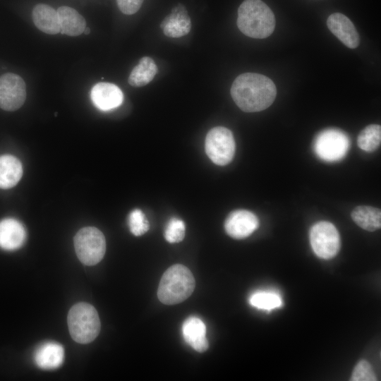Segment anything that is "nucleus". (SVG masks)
<instances>
[{
  "mask_svg": "<svg viewBox=\"0 0 381 381\" xmlns=\"http://www.w3.org/2000/svg\"><path fill=\"white\" fill-rule=\"evenodd\" d=\"M231 95L243 111L257 112L268 108L274 101L277 89L268 77L255 73H245L236 78Z\"/></svg>",
  "mask_w": 381,
  "mask_h": 381,
  "instance_id": "obj_1",
  "label": "nucleus"
},
{
  "mask_svg": "<svg viewBox=\"0 0 381 381\" xmlns=\"http://www.w3.org/2000/svg\"><path fill=\"white\" fill-rule=\"evenodd\" d=\"M237 26L245 35L256 39L269 37L275 28L270 8L261 0H245L238 9Z\"/></svg>",
  "mask_w": 381,
  "mask_h": 381,
  "instance_id": "obj_2",
  "label": "nucleus"
},
{
  "mask_svg": "<svg viewBox=\"0 0 381 381\" xmlns=\"http://www.w3.org/2000/svg\"><path fill=\"white\" fill-rule=\"evenodd\" d=\"M195 286V281L190 270L183 265L176 264L163 274L157 296L164 304L175 305L187 299Z\"/></svg>",
  "mask_w": 381,
  "mask_h": 381,
  "instance_id": "obj_3",
  "label": "nucleus"
},
{
  "mask_svg": "<svg viewBox=\"0 0 381 381\" xmlns=\"http://www.w3.org/2000/svg\"><path fill=\"white\" fill-rule=\"evenodd\" d=\"M67 322L72 339L80 344L91 342L100 331L97 311L87 303L74 305L68 312Z\"/></svg>",
  "mask_w": 381,
  "mask_h": 381,
  "instance_id": "obj_4",
  "label": "nucleus"
},
{
  "mask_svg": "<svg viewBox=\"0 0 381 381\" xmlns=\"http://www.w3.org/2000/svg\"><path fill=\"white\" fill-rule=\"evenodd\" d=\"M74 247L81 262L86 265H95L104 255L106 241L100 230L87 226L80 229L75 234Z\"/></svg>",
  "mask_w": 381,
  "mask_h": 381,
  "instance_id": "obj_5",
  "label": "nucleus"
},
{
  "mask_svg": "<svg viewBox=\"0 0 381 381\" xmlns=\"http://www.w3.org/2000/svg\"><path fill=\"white\" fill-rule=\"evenodd\" d=\"M350 147V140L344 131L329 128L321 131L315 138L313 148L316 155L323 161L332 162L343 159Z\"/></svg>",
  "mask_w": 381,
  "mask_h": 381,
  "instance_id": "obj_6",
  "label": "nucleus"
},
{
  "mask_svg": "<svg viewBox=\"0 0 381 381\" xmlns=\"http://www.w3.org/2000/svg\"><path fill=\"white\" fill-rule=\"evenodd\" d=\"M205 149L207 155L215 164L224 166L231 162L236 150L232 132L223 126H217L206 135Z\"/></svg>",
  "mask_w": 381,
  "mask_h": 381,
  "instance_id": "obj_7",
  "label": "nucleus"
},
{
  "mask_svg": "<svg viewBox=\"0 0 381 381\" xmlns=\"http://www.w3.org/2000/svg\"><path fill=\"white\" fill-rule=\"evenodd\" d=\"M310 243L315 254L322 259L334 258L340 248L339 234L334 224L321 221L310 230Z\"/></svg>",
  "mask_w": 381,
  "mask_h": 381,
  "instance_id": "obj_8",
  "label": "nucleus"
},
{
  "mask_svg": "<svg viewBox=\"0 0 381 381\" xmlns=\"http://www.w3.org/2000/svg\"><path fill=\"white\" fill-rule=\"evenodd\" d=\"M26 98V85L18 75L7 73L0 76V108L15 111L22 107Z\"/></svg>",
  "mask_w": 381,
  "mask_h": 381,
  "instance_id": "obj_9",
  "label": "nucleus"
},
{
  "mask_svg": "<svg viewBox=\"0 0 381 381\" xmlns=\"http://www.w3.org/2000/svg\"><path fill=\"white\" fill-rule=\"evenodd\" d=\"M259 226L257 216L246 210L231 212L224 222L226 234L233 238L243 239L249 236Z\"/></svg>",
  "mask_w": 381,
  "mask_h": 381,
  "instance_id": "obj_10",
  "label": "nucleus"
},
{
  "mask_svg": "<svg viewBox=\"0 0 381 381\" xmlns=\"http://www.w3.org/2000/svg\"><path fill=\"white\" fill-rule=\"evenodd\" d=\"M94 105L102 111H109L119 107L123 100L121 89L113 83H98L90 92Z\"/></svg>",
  "mask_w": 381,
  "mask_h": 381,
  "instance_id": "obj_11",
  "label": "nucleus"
},
{
  "mask_svg": "<svg viewBox=\"0 0 381 381\" xmlns=\"http://www.w3.org/2000/svg\"><path fill=\"white\" fill-rule=\"evenodd\" d=\"M327 25L332 33L347 47L354 49L359 45L358 33L351 20L344 14H331L327 18Z\"/></svg>",
  "mask_w": 381,
  "mask_h": 381,
  "instance_id": "obj_12",
  "label": "nucleus"
},
{
  "mask_svg": "<svg viewBox=\"0 0 381 381\" xmlns=\"http://www.w3.org/2000/svg\"><path fill=\"white\" fill-rule=\"evenodd\" d=\"M164 34L169 37L186 35L191 29V21L186 8L178 4L160 25Z\"/></svg>",
  "mask_w": 381,
  "mask_h": 381,
  "instance_id": "obj_13",
  "label": "nucleus"
},
{
  "mask_svg": "<svg viewBox=\"0 0 381 381\" xmlns=\"http://www.w3.org/2000/svg\"><path fill=\"white\" fill-rule=\"evenodd\" d=\"M26 239L23 225L17 219L6 218L0 221V248L14 250L20 248Z\"/></svg>",
  "mask_w": 381,
  "mask_h": 381,
  "instance_id": "obj_14",
  "label": "nucleus"
},
{
  "mask_svg": "<svg viewBox=\"0 0 381 381\" xmlns=\"http://www.w3.org/2000/svg\"><path fill=\"white\" fill-rule=\"evenodd\" d=\"M206 331L203 321L195 316L187 318L182 325V334L185 341L200 353L205 351L209 347Z\"/></svg>",
  "mask_w": 381,
  "mask_h": 381,
  "instance_id": "obj_15",
  "label": "nucleus"
},
{
  "mask_svg": "<svg viewBox=\"0 0 381 381\" xmlns=\"http://www.w3.org/2000/svg\"><path fill=\"white\" fill-rule=\"evenodd\" d=\"M64 359V350L58 343L47 341L40 345L34 353L35 364L45 370L55 369L59 367Z\"/></svg>",
  "mask_w": 381,
  "mask_h": 381,
  "instance_id": "obj_16",
  "label": "nucleus"
},
{
  "mask_svg": "<svg viewBox=\"0 0 381 381\" xmlns=\"http://www.w3.org/2000/svg\"><path fill=\"white\" fill-rule=\"evenodd\" d=\"M32 17L35 26L44 33L55 35L61 31L57 11L52 6L37 4L32 12Z\"/></svg>",
  "mask_w": 381,
  "mask_h": 381,
  "instance_id": "obj_17",
  "label": "nucleus"
},
{
  "mask_svg": "<svg viewBox=\"0 0 381 381\" xmlns=\"http://www.w3.org/2000/svg\"><path fill=\"white\" fill-rule=\"evenodd\" d=\"M61 34L78 36L83 33L86 21L76 10L68 6H61L57 10Z\"/></svg>",
  "mask_w": 381,
  "mask_h": 381,
  "instance_id": "obj_18",
  "label": "nucleus"
},
{
  "mask_svg": "<svg viewBox=\"0 0 381 381\" xmlns=\"http://www.w3.org/2000/svg\"><path fill=\"white\" fill-rule=\"evenodd\" d=\"M23 175L20 160L10 155L0 156V188L8 189L15 186Z\"/></svg>",
  "mask_w": 381,
  "mask_h": 381,
  "instance_id": "obj_19",
  "label": "nucleus"
},
{
  "mask_svg": "<svg viewBox=\"0 0 381 381\" xmlns=\"http://www.w3.org/2000/svg\"><path fill=\"white\" fill-rule=\"evenodd\" d=\"M353 222L364 230L374 231L381 226L380 209L370 206H358L351 214Z\"/></svg>",
  "mask_w": 381,
  "mask_h": 381,
  "instance_id": "obj_20",
  "label": "nucleus"
},
{
  "mask_svg": "<svg viewBox=\"0 0 381 381\" xmlns=\"http://www.w3.org/2000/svg\"><path fill=\"white\" fill-rule=\"evenodd\" d=\"M157 73V66L152 59L141 58L131 72L128 82L133 87H142L152 80Z\"/></svg>",
  "mask_w": 381,
  "mask_h": 381,
  "instance_id": "obj_21",
  "label": "nucleus"
},
{
  "mask_svg": "<svg viewBox=\"0 0 381 381\" xmlns=\"http://www.w3.org/2000/svg\"><path fill=\"white\" fill-rule=\"evenodd\" d=\"M381 126L370 124L363 129L357 139L358 147L366 152L375 151L380 145Z\"/></svg>",
  "mask_w": 381,
  "mask_h": 381,
  "instance_id": "obj_22",
  "label": "nucleus"
},
{
  "mask_svg": "<svg viewBox=\"0 0 381 381\" xmlns=\"http://www.w3.org/2000/svg\"><path fill=\"white\" fill-rule=\"evenodd\" d=\"M249 303L257 308L271 310L282 304L281 296L276 292L258 291L252 294L248 299Z\"/></svg>",
  "mask_w": 381,
  "mask_h": 381,
  "instance_id": "obj_23",
  "label": "nucleus"
},
{
  "mask_svg": "<svg viewBox=\"0 0 381 381\" xmlns=\"http://www.w3.org/2000/svg\"><path fill=\"white\" fill-rule=\"evenodd\" d=\"M128 224L131 232L136 236L145 234L150 227L148 221L140 209H135L129 213Z\"/></svg>",
  "mask_w": 381,
  "mask_h": 381,
  "instance_id": "obj_24",
  "label": "nucleus"
},
{
  "mask_svg": "<svg viewBox=\"0 0 381 381\" xmlns=\"http://www.w3.org/2000/svg\"><path fill=\"white\" fill-rule=\"evenodd\" d=\"M186 226L183 220L173 217L167 223L165 231V239L171 243L181 241L185 236Z\"/></svg>",
  "mask_w": 381,
  "mask_h": 381,
  "instance_id": "obj_25",
  "label": "nucleus"
},
{
  "mask_svg": "<svg viewBox=\"0 0 381 381\" xmlns=\"http://www.w3.org/2000/svg\"><path fill=\"white\" fill-rule=\"evenodd\" d=\"M352 381H375L377 377L370 363L364 360L355 366L351 377Z\"/></svg>",
  "mask_w": 381,
  "mask_h": 381,
  "instance_id": "obj_26",
  "label": "nucleus"
},
{
  "mask_svg": "<svg viewBox=\"0 0 381 381\" xmlns=\"http://www.w3.org/2000/svg\"><path fill=\"white\" fill-rule=\"evenodd\" d=\"M144 0H116L120 11L126 15L135 13L141 7Z\"/></svg>",
  "mask_w": 381,
  "mask_h": 381,
  "instance_id": "obj_27",
  "label": "nucleus"
},
{
  "mask_svg": "<svg viewBox=\"0 0 381 381\" xmlns=\"http://www.w3.org/2000/svg\"><path fill=\"white\" fill-rule=\"evenodd\" d=\"M90 28H85V30H84V31H83V33H84L85 35H88V34L90 33Z\"/></svg>",
  "mask_w": 381,
  "mask_h": 381,
  "instance_id": "obj_28",
  "label": "nucleus"
}]
</instances>
